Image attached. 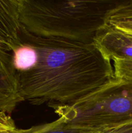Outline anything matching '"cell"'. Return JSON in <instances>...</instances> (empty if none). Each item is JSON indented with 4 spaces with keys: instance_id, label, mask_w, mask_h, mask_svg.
Returning a JSON list of instances; mask_svg holds the SVG:
<instances>
[{
    "instance_id": "7a4b0ae2",
    "label": "cell",
    "mask_w": 132,
    "mask_h": 133,
    "mask_svg": "<svg viewBox=\"0 0 132 133\" xmlns=\"http://www.w3.org/2000/svg\"><path fill=\"white\" fill-rule=\"evenodd\" d=\"M121 1L21 0L20 22L35 36L93 43Z\"/></svg>"
},
{
    "instance_id": "3957f363",
    "label": "cell",
    "mask_w": 132,
    "mask_h": 133,
    "mask_svg": "<svg viewBox=\"0 0 132 133\" xmlns=\"http://www.w3.org/2000/svg\"><path fill=\"white\" fill-rule=\"evenodd\" d=\"M49 106L68 123L87 127H118L132 123V82L115 78L77 102Z\"/></svg>"
},
{
    "instance_id": "4fadbf2b",
    "label": "cell",
    "mask_w": 132,
    "mask_h": 133,
    "mask_svg": "<svg viewBox=\"0 0 132 133\" xmlns=\"http://www.w3.org/2000/svg\"><path fill=\"white\" fill-rule=\"evenodd\" d=\"M123 33L126 34L129 37L132 38V27H117V28H114Z\"/></svg>"
},
{
    "instance_id": "9a60e30c",
    "label": "cell",
    "mask_w": 132,
    "mask_h": 133,
    "mask_svg": "<svg viewBox=\"0 0 132 133\" xmlns=\"http://www.w3.org/2000/svg\"><path fill=\"white\" fill-rule=\"evenodd\" d=\"M0 49H2V50H3V51H5V49H4L2 45H1V44H0ZM6 52H7V51H6Z\"/></svg>"
},
{
    "instance_id": "9c48e42d",
    "label": "cell",
    "mask_w": 132,
    "mask_h": 133,
    "mask_svg": "<svg viewBox=\"0 0 132 133\" xmlns=\"http://www.w3.org/2000/svg\"><path fill=\"white\" fill-rule=\"evenodd\" d=\"M107 24L113 28L132 27V1H122L110 13Z\"/></svg>"
},
{
    "instance_id": "8fae6325",
    "label": "cell",
    "mask_w": 132,
    "mask_h": 133,
    "mask_svg": "<svg viewBox=\"0 0 132 133\" xmlns=\"http://www.w3.org/2000/svg\"><path fill=\"white\" fill-rule=\"evenodd\" d=\"M18 128L10 116L0 120V133H15Z\"/></svg>"
},
{
    "instance_id": "277c9868",
    "label": "cell",
    "mask_w": 132,
    "mask_h": 133,
    "mask_svg": "<svg viewBox=\"0 0 132 133\" xmlns=\"http://www.w3.org/2000/svg\"><path fill=\"white\" fill-rule=\"evenodd\" d=\"M23 101L12 53L0 49V112L10 115Z\"/></svg>"
},
{
    "instance_id": "7c38bea8",
    "label": "cell",
    "mask_w": 132,
    "mask_h": 133,
    "mask_svg": "<svg viewBox=\"0 0 132 133\" xmlns=\"http://www.w3.org/2000/svg\"><path fill=\"white\" fill-rule=\"evenodd\" d=\"M107 133H132V123L119 126Z\"/></svg>"
},
{
    "instance_id": "8992f818",
    "label": "cell",
    "mask_w": 132,
    "mask_h": 133,
    "mask_svg": "<svg viewBox=\"0 0 132 133\" xmlns=\"http://www.w3.org/2000/svg\"><path fill=\"white\" fill-rule=\"evenodd\" d=\"M93 43L109 61L132 59V38L107 25L97 34Z\"/></svg>"
},
{
    "instance_id": "6da1fadb",
    "label": "cell",
    "mask_w": 132,
    "mask_h": 133,
    "mask_svg": "<svg viewBox=\"0 0 132 133\" xmlns=\"http://www.w3.org/2000/svg\"><path fill=\"white\" fill-rule=\"evenodd\" d=\"M19 36L38 53L33 68L17 74L22 97L32 105L74 103L115 79L112 62L94 43L37 36L22 25Z\"/></svg>"
},
{
    "instance_id": "ba28073f",
    "label": "cell",
    "mask_w": 132,
    "mask_h": 133,
    "mask_svg": "<svg viewBox=\"0 0 132 133\" xmlns=\"http://www.w3.org/2000/svg\"><path fill=\"white\" fill-rule=\"evenodd\" d=\"M21 39V38H20ZM12 63L17 74L27 72L34 68L38 61V53L34 47L21 39L19 45L11 52Z\"/></svg>"
},
{
    "instance_id": "5bb4252c",
    "label": "cell",
    "mask_w": 132,
    "mask_h": 133,
    "mask_svg": "<svg viewBox=\"0 0 132 133\" xmlns=\"http://www.w3.org/2000/svg\"><path fill=\"white\" fill-rule=\"evenodd\" d=\"M9 116V114H5V113L0 112V120L5 119V118H6V117H8Z\"/></svg>"
},
{
    "instance_id": "30bf717a",
    "label": "cell",
    "mask_w": 132,
    "mask_h": 133,
    "mask_svg": "<svg viewBox=\"0 0 132 133\" xmlns=\"http://www.w3.org/2000/svg\"><path fill=\"white\" fill-rule=\"evenodd\" d=\"M115 78L132 82V59H113L112 61Z\"/></svg>"
},
{
    "instance_id": "5b68a950",
    "label": "cell",
    "mask_w": 132,
    "mask_h": 133,
    "mask_svg": "<svg viewBox=\"0 0 132 133\" xmlns=\"http://www.w3.org/2000/svg\"><path fill=\"white\" fill-rule=\"evenodd\" d=\"M21 0H0V44L12 51L21 43Z\"/></svg>"
},
{
    "instance_id": "52a82bcc",
    "label": "cell",
    "mask_w": 132,
    "mask_h": 133,
    "mask_svg": "<svg viewBox=\"0 0 132 133\" xmlns=\"http://www.w3.org/2000/svg\"><path fill=\"white\" fill-rule=\"evenodd\" d=\"M116 127H87L75 125L58 118L49 123L34 125L27 129H18L15 133H107Z\"/></svg>"
}]
</instances>
